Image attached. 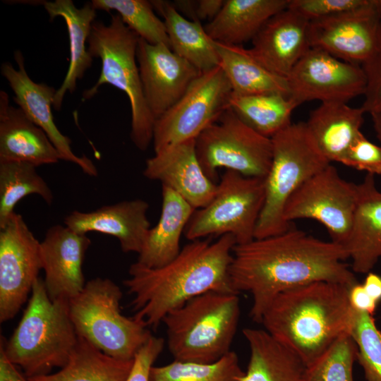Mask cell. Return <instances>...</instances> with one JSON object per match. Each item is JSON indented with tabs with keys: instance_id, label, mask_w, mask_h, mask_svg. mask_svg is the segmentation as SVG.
<instances>
[{
	"instance_id": "6da1fadb",
	"label": "cell",
	"mask_w": 381,
	"mask_h": 381,
	"mask_svg": "<svg viewBox=\"0 0 381 381\" xmlns=\"http://www.w3.org/2000/svg\"><path fill=\"white\" fill-rule=\"evenodd\" d=\"M348 258L343 246L291 226L282 234L236 244L229 277L236 292L251 294L250 315L260 323L267 308L283 291L318 281L348 286L356 283L344 262Z\"/></svg>"
},
{
	"instance_id": "7a4b0ae2",
	"label": "cell",
	"mask_w": 381,
	"mask_h": 381,
	"mask_svg": "<svg viewBox=\"0 0 381 381\" xmlns=\"http://www.w3.org/2000/svg\"><path fill=\"white\" fill-rule=\"evenodd\" d=\"M236 245L230 234L214 242L192 241L168 264L157 268L138 262L128 270L123 281L131 302L135 320L146 327H157L171 310L209 291L236 293L229 277L233 249Z\"/></svg>"
},
{
	"instance_id": "3957f363",
	"label": "cell",
	"mask_w": 381,
	"mask_h": 381,
	"mask_svg": "<svg viewBox=\"0 0 381 381\" xmlns=\"http://www.w3.org/2000/svg\"><path fill=\"white\" fill-rule=\"evenodd\" d=\"M346 285L318 281L278 294L261 322L276 340L295 352L306 366L351 329L355 310Z\"/></svg>"
},
{
	"instance_id": "277c9868",
	"label": "cell",
	"mask_w": 381,
	"mask_h": 381,
	"mask_svg": "<svg viewBox=\"0 0 381 381\" xmlns=\"http://www.w3.org/2000/svg\"><path fill=\"white\" fill-rule=\"evenodd\" d=\"M78 339L69 300H51L44 280L38 278L20 322L6 344L1 339V347L7 358L30 378L63 368Z\"/></svg>"
},
{
	"instance_id": "5b68a950",
	"label": "cell",
	"mask_w": 381,
	"mask_h": 381,
	"mask_svg": "<svg viewBox=\"0 0 381 381\" xmlns=\"http://www.w3.org/2000/svg\"><path fill=\"white\" fill-rule=\"evenodd\" d=\"M238 294L209 291L164 318L167 345L174 360L209 363L231 351L240 316Z\"/></svg>"
},
{
	"instance_id": "8992f818",
	"label": "cell",
	"mask_w": 381,
	"mask_h": 381,
	"mask_svg": "<svg viewBox=\"0 0 381 381\" xmlns=\"http://www.w3.org/2000/svg\"><path fill=\"white\" fill-rule=\"evenodd\" d=\"M139 39L117 13L111 15L108 25L94 22L87 50L92 58L100 59L102 68L95 85L83 92V99H91L104 84L122 90L131 105V139L138 149L145 151L152 142L155 119L145 101L137 64Z\"/></svg>"
},
{
	"instance_id": "52a82bcc",
	"label": "cell",
	"mask_w": 381,
	"mask_h": 381,
	"mask_svg": "<svg viewBox=\"0 0 381 381\" xmlns=\"http://www.w3.org/2000/svg\"><path fill=\"white\" fill-rule=\"evenodd\" d=\"M272 160L265 178V201L255 238L282 234L291 224L284 211L293 193L331 162L320 151L305 122L291 123L272 138Z\"/></svg>"
},
{
	"instance_id": "ba28073f",
	"label": "cell",
	"mask_w": 381,
	"mask_h": 381,
	"mask_svg": "<svg viewBox=\"0 0 381 381\" xmlns=\"http://www.w3.org/2000/svg\"><path fill=\"white\" fill-rule=\"evenodd\" d=\"M121 298L118 285L97 277L69 300V313L78 336L109 356L129 361L152 334L144 324L122 315Z\"/></svg>"
},
{
	"instance_id": "9c48e42d",
	"label": "cell",
	"mask_w": 381,
	"mask_h": 381,
	"mask_svg": "<svg viewBox=\"0 0 381 381\" xmlns=\"http://www.w3.org/2000/svg\"><path fill=\"white\" fill-rule=\"evenodd\" d=\"M265 201V179L226 170L211 201L195 212L185 231L195 241L210 236H233L236 244L255 238Z\"/></svg>"
},
{
	"instance_id": "30bf717a",
	"label": "cell",
	"mask_w": 381,
	"mask_h": 381,
	"mask_svg": "<svg viewBox=\"0 0 381 381\" xmlns=\"http://www.w3.org/2000/svg\"><path fill=\"white\" fill-rule=\"evenodd\" d=\"M195 151L203 171L214 182L221 168L265 179L271 166L273 146L270 138L254 131L228 107L195 138Z\"/></svg>"
},
{
	"instance_id": "8fae6325",
	"label": "cell",
	"mask_w": 381,
	"mask_h": 381,
	"mask_svg": "<svg viewBox=\"0 0 381 381\" xmlns=\"http://www.w3.org/2000/svg\"><path fill=\"white\" fill-rule=\"evenodd\" d=\"M231 93L220 66L200 73L180 99L155 120V152L195 139L229 107Z\"/></svg>"
},
{
	"instance_id": "7c38bea8",
	"label": "cell",
	"mask_w": 381,
	"mask_h": 381,
	"mask_svg": "<svg viewBox=\"0 0 381 381\" xmlns=\"http://www.w3.org/2000/svg\"><path fill=\"white\" fill-rule=\"evenodd\" d=\"M358 195V184L341 177L331 164L306 181L290 197L284 219L319 222L332 241L344 246L353 224Z\"/></svg>"
},
{
	"instance_id": "4fadbf2b",
	"label": "cell",
	"mask_w": 381,
	"mask_h": 381,
	"mask_svg": "<svg viewBox=\"0 0 381 381\" xmlns=\"http://www.w3.org/2000/svg\"><path fill=\"white\" fill-rule=\"evenodd\" d=\"M42 269L41 242L14 212L0 228V321L12 319Z\"/></svg>"
},
{
	"instance_id": "5bb4252c",
	"label": "cell",
	"mask_w": 381,
	"mask_h": 381,
	"mask_svg": "<svg viewBox=\"0 0 381 381\" xmlns=\"http://www.w3.org/2000/svg\"><path fill=\"white\" fill-rule=\"evenodd\" d=\"M286 80L289 97L297 106L313 100L347 103L364 95L367 85L362 66L313 47L298 61Z\"/></svg>"
},
{
	"instance_id": "9a60e30c",
	"label": "cell",
	"mask_w": 381,
	"mask_h": 381,
	"mask_svg": "<svg viewBox=\"0 0 381 381\" xmlns=\"http://www.w3.org/2000/svg\"><path fill=\"white\" fill-rule=\"evenodd\" d=\"M381 0L337 16L310 21V42L334 57L361 66L381 52Z\"/></svg>"
},
{
	"instance_id": "2e32d148",
	"label": "cell",
	"mask_w": 381,
	"mask_h": 381,
	"mask_svg": "<svg viewBox=\"0 0 381 381\" xmlns=\"http://www.w3.org/2000/svg\"><path fill=\"white\" fill-rule=\"evenodd\" d=\"M137 62L145 101L156 120L184 94L200 72L168 46L140 38Z\"/></svg>"
},
{
	"instance_id": "e0dca14e",
	"label": "cell",
	"mask_w": 381,
	"mask_h": 381,
	"mask_svg": "<svg viewBox=\"0 0 381 381\" xmlns=\"http://www.w3.org/2000/svg\"><path fill=\"white\" fill-rule=\"evenodd\" d=\"M13 56L17 69L10 62H5L1 66V75L15 95L13 101L35 124L44 131L59 152L61 160L72 162L85 174L96 176L98 171L92 160L85 156H77L72 150L71 140L62 134L54 123L52 106L56 90L43 83H35L30 78L20 50H16Z\"/></svg>"
},
{
	"instance_id": "ac0fdd59",
	"label": "cell",
	"mask_w": 381,
	"mask_h": 381,
	"mask_svg": "<svg viewBox=\"0 0 381 381\" xmlns=\"http://www.w3.org/2000/svg\"><path fill=\"white\" fill-rule=\"evenodd\" d=\"M90 243L87 234L66 226L56 224L47 230L41 242V255L44 282L51 300H70L83 289V264Z\"/></svg>"
},
{
	"instance_id": "d6986e66",
	"label": "cell",
	"mask_w": 381,
	"mask_h": 381,
	"mask_svg": "<svg viewBox=\"0 0 381 381\" xmlns=\"http://www.w3.org/2000/svg\"><path fill=\"white\" fill-rule=\"evenodd\" d=\"M143 175L172 189L195 209L207 205L217 189V184L201 167L195 151V139L155 152L146 160Z\"/></svg>"
},
{
	"instance_id": "ffe728a7",
	"label": "cell",
	"mask_w": 381,
	"mask_h": 381,
	"mask_svg": "<svg viewBox=\"0 0 381 381\" xmlns=\"http://www.w3.org/2000/svg\"><path fill=\"white\" fill-rule=\"evenodd\" d=\"M252 56L268 70L287 78L311 48L310 21L286 8L270 18L252 40Z\"/></svg>"
},
{
	"instance_id": "44dd1931",
	"label": "cell",
	"mask_w": 381,
	"mask_h": 381,
	"mask_svg": "<svg viewBox=\"0 0 381 381\" xmlns=\"http://www.w3.org/2000/svg\"><path fill=\"white\" fill-rule=\"evenodd\" d=\"M148 203L142 199L121 201L91 212H70L64 224L75 232L97 231L116 238L123 253L139 254L150 228Z\"/></svg>"
},
{
	"instance_id": "7402d4cb",
	"label": "cell",
	"mask_w": 381,
	"mask_h": 381,
	"mask_svg": "<svg viewBox=\"0 0 381 381\" xmlns=\"http://www.w3.org/2000/svg\"><path fill=\"white\" fill-rule=\"evenodd\" d=\"M60 155L47 134L0 92V162H23L36 167L58 162Z\"/></svg>"
},
{
	"instance_id": "603a6c76",
	"label": "cell",
	"mask_w": 381,
	"mask_h": 381,
	"mask_svg": "<svg viewBox=\"0 0 381 381\" xmlns=\"http://www.w3.org/2000/svg\"><path fill=\"white\" fill-rule=\"evenodd\" d=\"M374 175L359 184L356 207L349 238L344 245L353 272H371L381 258V192Z\"/></svg>"
},
{
	"instance_id": "cb8c5ba5",
	"label": "cell",
	"mask_w": 381,
	"mask_h": 381,
	"mask_svg": "<svg viewBox=\"0 0 381 381\" xmlns=\"http://www.w3.org/2000/svg\"><path fill=\"white\" fill-rule=\"evenodd\" d=\"M42 5L49 16L50 20L62 18L66 25L70 49V61L65 78L54 99L53 107L56 111L61 108L67 92L73 93L85 72L91 66L92 57L87 50L86 43L90 35L96 17V10L91 3L77 8L72 0L42 1Z\"/></svg>"
},
{
	"instance_id": "d4e9b609",
	"label": "cell",
	"mask_w": 381,
	"mask_h": 381,
	"mask_svg": "<svg viewBox=\"0 0 381 381\" xmlns=\"http://www.w3.org/2000/svg\"><path fill=\"white\" fill-rule=\"evenodd\" d=\"M162 211L157 224L149 231L137 262L148 267H162L181 251L180 239L195 208L172 189L162 186Z\"/></svg>"
},
{
	"instance_id": "484cf974",
	"label": "cell",
	"mask_w": 381,
	"mask_h": 381,
	"mask_svg": "<svg viewBox=\"0 0 381 381\" xmlns=\"http://www.w3.org/2000/svg\"><path fill=\"white\" fill-rule=\"evenodd\" d=\"M364 111L342 102H325L310 111L306 128L322 154L330 162H341L361 133Z\"/></svg>"
},
{
	"instance_id": "4316f807",
	"label": "cell",
	"mask_w": 381,
	"mask_h": 381,
	"mask_svg": "<svg viewBox=\"0 0 381 381\" xmlns=\"http://www.w3.org/2000/svg\"><path fill=\"white\" fill-rule=\"evenodd\" d=\"M290 0H226L205 29L214 42L241 46L253 40L265 23L286 9Z\"/></svg>"
},
{
	"instance_id": "83f0119b",
	"label": "cell",
	"mask_w": 381,
	"mask_h": 381,
	"mask_svg": "<svg viewBox=\"0 0 381 381\" xmlns=\"http://www.w3.org/2000/svg\"><path fill=\"white\" fill-rule=\"evenodd\" d=\"M250 349L248 368L240 381H303L306 365L266 330L245 328Z\"/></svg>"
},
{
	"instance_id": "f1b7e54d",
	"label": "cell",
	"mask_w": 381,
	"mask_h": 381,
	"mask_svg": "<svg viewBox=\"0 0 381 381\" xmlns=\"http://www.w3.org/2000/svg\"><path fill=\"white\" fill-rule=\"evenodd\" d=\"M150 2L164 18L170 48L176 54L200 73L219 66L215 42L208 35L200 21L186 19L169 1L156 0Z\"/></svg>"
},
{
	"instance_id": "f546056e",
	"label": "cell",
	"mask_w": 381,
	"mask_h": 381,
	"mask_svg": "<svg viewBox=\"0 0 381 381\" xmlns=\"http://www.w3.org/2000/svg\"><path fill=\"white\" fill-rule=\"evenodd\" d=\"M215 45L219 66L229 82L232 94L279 93L289 97L287 80L268 70L252 56L248 49L217 42Z\"/></svg>"
},
{
	"instance_id": "4dcf8cb0",
	"label": "cell",
	"mask_w": 381,
	"mask_h": 381,
	"mask_svg": "<svg viewBox=\"0 0 381 381\" xmlns=\"http://www.w3.org/2000/svg\"><path fill=\"white\" fill-rule=\"evenodd\" d=\"M133 359L109 356L84 338L78 342L67 363L55 373L28 378L29 381H126Z\"/></svg>"
},
{
	"instance_id": "1f68e13d",
	"label": "cell",
	"mask_w": 381,
	"mask_h": 381,
	"mask_svg": "<svg viewBox=\"0 0 381 381\" xmlns=\"http://www.w3.org/2000/svg\"><path fill=\"white\" fill-rule=\"evenodd\" d=\"M298 106L290 97L279 93L236 95L231 93L229 107L258 133L272 138L291 123Z\"/></svg>"
},
{
	"instance_id": "d6a6232c",
	"label": "cell",
	"mask_w": 381,
	"mask_h": 381,
	"mask_svg": "<svg viewBox=\"0 0 381 381\" xmlns=\"http://www.w3.org/2000/svg\"><path fill=\"white\" fill-rule=\"evenodd\" d=\"M36 194L50 205L53 193L36 167L23 162H0V228L15 212L16 204L24 197Z\"/></svg>"
},
{
	"instance_id": "836d02e7",
	"label": "cell",
	"mask_w": 381,
	"mask_h": 381,
	"mask_svg": "<svg viewBox=\"0 0 381 381\" xmlns=\"http://www.w3.org/2000/svg\"><path fill=\"white\" fill-rule=\"evenodd\" d=\"M243 374L236 353L231 351L213 363L174 360L165 365H153L150 381H240Z\"/></svg>"
},
{
	"instance_id": "e575fe53",
	"label": "cell",
	"mask_w": 381,
	"mask_h": 381,
	"mask_svg": "<svg viewBox=\"0 0 381 381\" xmlns=\"http://www.w3.org/2000/svg\"><path fill=\"white\" fill-rule=\"evenodd\" d=\"M91 4L95 10L116 11L123 23L148 43L170 47L165 24L155 14L150 1L92 0Z\"/></svg>"
},
{
	"instance_id": "d590c367",
	"label": "cell",
	"mask_w": 381,
	"mask_h": 381,
	"mask_svg": "<svg viewBox=\"0 0 381 381\" xmlns=\"http://www.w3.org/2000/svg\"><path fill=\"white\" fill-rule=\"evenodd\" d=\"M356 353V344L350 334L342 335L306 366L303 381H353Z\"/></svg>"
},
{
	"instance_id": "8d00e7d4",
	"label": "cell",
	"mask_w": 381,
	"mask_h": 381,
	"mask_svg": "<svg viewBox=\"0 0 381 381\" xmlns=\"http://www.w3.org/2000/svg\"><path fill=\"white\" fill-rule=\"evenodd\" d=\"M350 336L366 381H381V332L373 315L355 310Z\"/></svg>"
},
{
	"instance_id": "74e56055",
	"label": "cell",
	"mask_w": 381,
	"mask_h": 381,
	"mask_svg": "<svg viewBox=\"0 0 381 381\" xmlns=\"http://www.w3.org/2000/svg\"><path fill=\"white\" fill-rule=\"evenodd\" d=\"M370 0H290L288 8L309 21L329 18L361 8Z\"/></svg>"
},
{
	"instance_id": "f35d334b",
	"label": "cell",
	"mask_w": 381,
	"mask_h": 381,
	"mask_svg": "<svg viewBox=\"0 0 381 381\" xmlns=\"http://www.w3.org/2000/svg\"><path fill=\"white\" fill-rule=\"evenodd\" d=\"M340 163L372 175H381V145L368 140L361 133L350 145Z\"/></svg>"
},
{
	"instance_id": "ab89813d",
	"label": "cell",
	"mask_w": 381,
	"mask_h": 381,
	"mask_svg": "<svg viewBox=\"0 0 381 381\" xmlns=\"http://www.w3.org/2000/svg\"><path fill=\"white\" fill-rule=\"evenodd\" d=\"M164 346L163 338L151 335L135 355L126 381H150V370Z\"/></svg>"
},
{
	"instance_id": "60d3db41",
	"label": "cell",
	"mask_w": 381,
	"mask_h": 381,
	"mask_svg": "<svg viewBox=\"0 0 381 381\" xmlns=\"http://www.w3.org/2000/svg\"><path fill=\"white\" fill-rule=\"evenodd\" d=\"M361 66L367 79L361 108L370 114L381 111V52Z\"/></svg>"
},
{
	"instance_id": "b9f144b4",
	"label": "cell",
	"mask_w": 381,
	"mask_h": 381,
	"mask_svg": "<svg viewBox=\"0 0 381 381\" xmlns=\"http://www.w3.org/2000/svg\"><path fill=\"white\" fill-rule=\"evenodd\" d=\"M348 298L354 310L371 315H373L379 304L367 293L363 284L358 282L349 287Z\"/></svg>"
},
{
	"instance_id": "7bdbcfd3",
	"label": "cell",
	"mask_w": 381,
	"mask_h": 381,
	"mask_svg": "<svg viewBox=\"0 0 381 381\" xmlns=\"http://www.w3.org/2000/svg\"><path fill=\"white\" fill-rule=\"evenodd\" d=\"M224 2V0L196 1L195 19L199 21L206 19L212 20L219 13Z\"/></svg>"
},
{
	"instance_id": "ee69618b",
	"label": "cell",
	"mask_w": 381,
	"mask_h": 381,
	"mask_svg": "<svg viewBox=\"0 0 381 381\" xmlns=\"http://www.w3.org/2000/svg\"><path fill=\"white\" fill-rule=\"evenodd\" d=\"M0 381H29L18 370L17 366L11 363L6 356L0 347Z\"/></svg>"
},
{
	"instance_id": "f6af8a7d",
	"label": "cell",
	"mask_w": 381,
	"mask_h": 381,
	"mask_svg": "<svg viewBox=\"0 0 381 381\" xmlns=\"http://www.w3.org/2000/svg\"><path fill=\"white\" fill-rule=\"evenodd\" d=\"M367 293L378 303L381 301V276L372 272L367 275L362 283Z\"/></svg>"
},
{
	"instance_id": "bcb514c9",
	"label": "cell",
	"mask_w": 381,
	"mask_h": 381,
	"mask_svg": "<svg viewBox=\"0 0 381 381\" xmlns=\"http://www.w3.org/2000/svg\"><path fill=\"white\" fill-rule=\"evenodd\" d=\"M370 115L377 137L381 143V111L375 112Z\"/></svg>"
},
{
	"instance_id": "7dc6e473",
	"label": "cell",
	"mask_w": 381,
	"mask_h": 381,
	"mask_svg": "<svg viewBox=\"0 0 381 381\" xmlns=\"http://www.w3.org/2000/svg\"><path fill=\"white\" fill-rule=\"evenodd\" d=\"M379 25H380V35H381V10H380V14Z\"/></svg>"
}]
</instances>
